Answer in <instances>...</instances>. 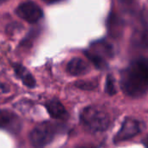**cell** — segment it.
<instances>
[{
	"label": "cell",
	"instance_id": "cell-1",
	"mask_svg": "<svg viewBox=\"0 0 148 148\" xmlns=\"http://www.w3.org/2000/svg\"><path fill=\"white\" fill-rule=\"evenodd\" d=\"M121 88L126 95L141 97L148 93V59L134 61L121 75Z\"/></svg>",
	"mask_w": 148,
	"mask_h": 148
},
{
	"label": "cell",
	"instance_id": "cell-2",
	"mask_svg": "<svg viewBox=\"0 0 148 148\" xmlns=\"http://www.w3.org/2000/svg\"><path fill=\"white\" fill-rule=\"evenodd\" d=\"M82 125L91 133H100L107 130L110 125L108 114L99 107H88L81 114Z\"/></svg>",
	"mask_w": 148,
	"mask_h": 148
},
{
	"label": "cell",
	"instance_id": "cell-3",
	"mask_svg": "<svg viewBox=\"0 0 148 148\" xmlns=\"http://www.w3.org/2000/svg\"><path fill=\"white\" fill-rule=\"evenodd\" d=\"M16 15L24 21L35 23L43 16L42 9L33 2H25L21 3L16 10Z\"/></svg>",
	"mask_w": 148,
	"mask_h": 148
},
{
	"label": "cell",
	"instance_id": "cell-4",
	"mask_svg": "<svg viewBox=\"0 0 148 148\" xmlns=\"http://www.w3.org/2000/svg\"><path fill=\"white\" fill-rule=\"evenodd\" d=\"M54 131L49 126H39L34 128L29 134V141L33 147H42L49 145L54 139Z\"/></svg>",
	"mask_w": 148,
	"mask_h": 148
},
{
	"label": "cell",
	"instance_id": "cell-5",
	"mask_svg": "<svg viewBox=\"0 0 148 148\" xmlns=\"http://www.w3.org/2000/svg\"><path fill=\"white\" fill-rule=\"evenodd\" d=\"M143 129V123L128 118L127 119L122 126L121 130L118 132L114 140L115 142L118 141H125L127 140H130L133 137L136 136L138 134H140Z\"/></svg>",
	"mask_w": 148,
	"mask_h": 148
},
{
	"label": "cell",
	"instance_id": "cell-6",
	"mask_svg": "<svg viewBox=\"0 0 148 148\" xmlns=\"http://www.w3.org/2000/svg\"><path fill=\"white\" fill-rule=\"evenodd\" d=\"M67 71L75 76H79L87 74L89 71L88 64L82 58H73L67 65Z\"/></svg>",
	"mask_w": 148,
	"mask_h": 148
},
{
	"label": "cell",
	"instance_id": "cell-7",
	"mask_svg": "<svg viewBox=\"0 0 148 148\" xmlns=\"http://www.w3.org/2000/svg\"><path fill=\"white\" fill-rule=\"evenodd\" d=\"M46 108H47L49 115L54 119L66 120L69 117V114H68L65 108L63 107V105L56 100L49 101L46 104Z\"/></svg>",
	"mask_w": 148,
	"mask_h": 148
},
{
	"label": "cell",
	"instance_id": "cell-8",
	"mask_svg": "<svg viewBox=\"0 0 148 148\" xmlns=\"http://www.w3.org/2000/svg\"><path fill=\"white\" fill-rule=\"evenodd\" d=\"M14 69H15V73L16 75V76L22 80L23 83L29 88H33L36 85V80L35 78L32 76V75L22 65L20 64H16L13 66Z\"/></svg>",
	"mask_w": 148,
	"mask_h": 148
},
{
	"label": "cell",
	"instance_id": "cell-9",
	"mask_svg": "<svg viewBox=\"0 0 148 148\" xmlns=\"http://www.w3.org/2000/svg\"><path fill=\"white\" fill-rule=\"evenodd\" d=\"M16 115L8 110H0V127L7 128L14 123Z\"/></svg>",
	"mask_w": 148,
	"mask_h": 148
},
{
	"label": "cell",
	"instance_id": "cell-10",
	"mask_svg": "<svg viewBox=\"0 0 148 148\" xmlns=\"http://www.w3.org/2000/svg\"><path fill=\"white\" fill-rule=\"evenodd\" d=\"M106 92L110 95H113L116 93V89H115V86H114V79L112 78L111 75H108L107 77V82H106Z\"/></svg>",
	"mask_w": 148,
	"mask_h": 148
},
{
	"label": "cell",
	"instance_id": "cell-11",
	"mask_svg": "<svg viewBox=\"0 0 148 148\" xmlns=\"http://www.w3.org/2000/svg\"><path fill=\"white\" fill-rule=\"evenodd\" d=\"M135 43L140 45L141 47H147L148 48V32L141 33L140 36H137Z\"/></svg>",
	"mask_w": 148,
	"mask_h": 148
},
{
	"label": "cell",
	"instance_id": "cell-12",
	"mask_svg": "<svg viewBox=\"0 0 148 148\" xmlns=\"http://www.w3.org/2000/svg\"><path fill=\"white\" fill-rule=\"evenodd\" d=\"M76 86L82 89H92L95 87V84L89 82H79L76 83Z\"/></svg>",
	"mask_w": 148,
	"mask_h": 148
},
{
	"label": "cell",
	"instance_id": "cell-13",
	"mask_svg": "<svg viewBox=\"0 0 148 148\" xmlns=\"http://www.w3.org/2000/svg\"><path fill=\"white\" fill-rule=\"evenodd\" d=\"M10 91V88L7 84L0 82V94H6Z\"/></svg>",
	"mask_w": 148,
	"mask_h": 148
},
{
	"label": "cell",
	"instance_id": "cell-14",
	"mask_svg": "<svg viewBox=\"0 0 148 148\" xmlns=\"http://www.w3.org/2000/svg\"><path fill=\"white\" fill-rule=\"evenodd\" d=\"M42 1H44V2L47 3H54L59 2V1H61V0H42Z\"/></svg>",
	"mask_w": 148,
	"mask_h": 148
},
{
	"label": "cell",
	"instance_id": "cell-15",
	"mask_svg": "<svg viewBox=\"0 0 148 148\" xmlns=\"http://www.w3.org/2000/svg\"><path fill=\"white\" fill-rule=\"evenodd\" d=\"M142 142H143V144H144V146L145 147H148V135L142 140Z\"/></svg>",
	"mask_w": 148,
	"mask_h": 148
},
{
	"label": "cell",
	"instance_id": "cell-16",
	"mask_svg": "<svg viewBox=\"0 0 148 148\" xmlns=\"http://www.w3.org/2000/svg\"><path fill=\"white\" fill-rule=\"evenodd\" d=\"M7 0H0V3H3V2H6Z\"/></svg>",
	"mask_w": 148,
	"mask_h": 148
}]
</instances>
